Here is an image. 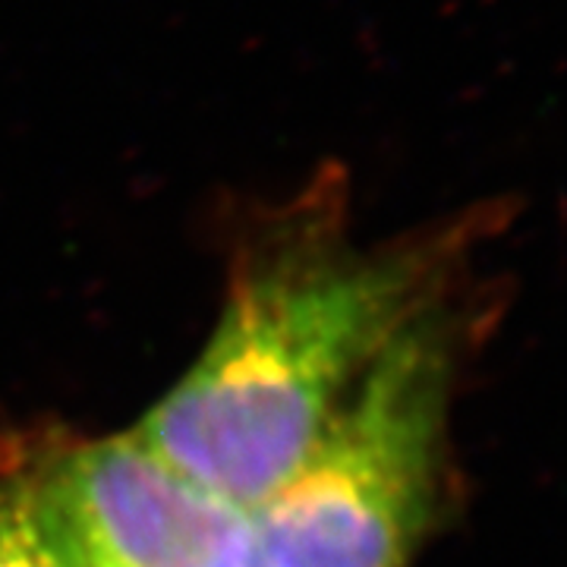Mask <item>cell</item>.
I'll return each mask as SVG.
<instances>
[{
  "label": "cell",
  "instance_id": "cell-1",
  "mask_svg": "<svg viewBox=\"0 0 567 567\" xmlns=\"http://www.w3.org/2000/svg\"><path fill=\"white\" fill-rule=\"evenodd\" d=\"M488 221L360 246L347 181L322 174L246 234L203 357L140 423L164 461L237 505L290 480L372 363L451 303Z\"/></svg>",
  "mask_w": 567,
  "mask_h": 567
},
{
  "label": "cell",
  "instance_id": "cell-2",
  "mask_svg": "<svg viewBox=\"0 0 567 567\" xmlns=\"http://www.w3.org/2000/svg\"><path fill=\"white\" fill-rule=\"evenodd\" d=\"M461 319L410 324L341 413L252 511L246 567H413L435 520Z\"/></svg>",
  "mask_w": 567,
  "mask_h": 567
},
{
  "label": "cell",
  "instance_id": "cell-3",
  "mask_svg": "<svg viewBox=\"0 0 567 567\" xmlns=\"http://www.w3.org/2000/svg\"><path fill=\"white\" fill-rule=\"evenodd\" d=\"M82 546L114 567H246L252 511L126 432L61 454L39 476Z\"/></svg>",
  "mask_w": 567,
  "mask_h": 567
},
{
  "label": "cell",
  "instance_id": "cell-4",
  "mask_svg": "<svg viewBox=\"0 0 567 567\" xmlns=\"http://www.w3.org/2000/svg\"><path fill=\"white\" fill-rule=\"evenodd\" d=\"M0 567H85L80 539L39 476L0 486Z\"/></svg>",
  "mask_w": 567,
  "mask_h": 567
},
{
  "label": "cell",
  "instance_id": "cell-5",
  "mask_svg": "<svg viewBox=\"0 0 567 567\" xmlns=\"http://www.w3.org/2000/svg\"><path fill=\"white\" fill-rule=\"evenodd\" d=\"M80 548H82V561H85V567H114V565H107L102 555H95L92 548L82 546V543H80Z\"/></svg>",
  "mask_w": 567,
  "mask_h": 567
}]
</instances>
